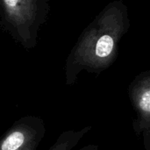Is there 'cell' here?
<instances>
[{"instance_id": "cell-2", "label": "cell", "mask_w": 150, "mask_h": 150, "mask_svg": "<svg viewBox=\"0 0 150 150\" xmlns=\"http://www.w3.org/2000/svg\"><path fill=\"white\" fill-rule=\"evenodd\" d=\"M49 9V0H0V25L24 48L33 49Z\"/></svg>"}, {"instance_id": "cell-1", "label": "cell", "mask_w": 150, "mask_h": 150, "mask_svg": "<svg viewBox=\"0 0 150 150\" xmlns=\"http://www.w3.org/2000/svg\"><path fill=\"white\" fill-rule=\"evenodd\" d=\"M130 28L128 8L122 0L106 4L82 32L65 62V83L73 85L83 71L99 75L116 61L119 45Z\"/></svg>"}, {"instance_id": "cell-3", "label": "cell", "mask_w": 150, "mask_h": 150, "mask_svg": "<svg viewBox=\"0 0 150 150\" xmlns=\"http://www.w3.org/2000/svg\"><path fill=\"white\" fill-rule=\"evenodd\" d=\"M45 134L46 125L41 118L23 116L0 136V150H37Z\"/></svg>"}, {"instance_id": "cell-4", "label": "cell", "mask_w": 150, "mask_h": 150, "mask_svg": "<svg viewBox=\"0 0 150 150\" xmlns=\"http://www.w3.org/2000/svg\"><path fill=\"white\" fill-rule=\"evenodd\" d=\"M128 96L135 112L133 128L136 136H143L145 150H150V70L137 75L128 87Z\"/></svg>"}, {"instance_id": "cell-5", "label": "cell", "mask_w": 150, "mask_h": 150, "mask_svg": "<svg viewBox=\"0 0 150 150\" xmlns=\"http://www.w3.org/2000/svg\"><path fill=\"white\" fill-rule=\"evenodd\" d=\"M91 128V126H86L81 129L65 130L57 137L56 141L47 150H98V146L96 144H88L76 149V146Z\"/></svg>"}]
</instances>
